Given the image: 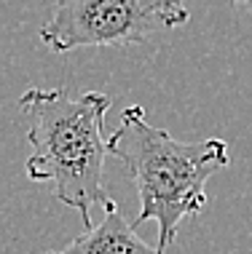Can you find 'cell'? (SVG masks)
Masks as SVG:
<instances>
[{"instance_id":"obj_1","label":"cell","mask_w":252,"mask_h":254,"mask_svg":"<svg viewBox=\"0 0 252 254\" xmlns=\"http://www.w3.org/2000/svg\"><path fill=\"white\" fill-rule=\"evenodd\" d=\"M27 118V180L51 182L57 201L76 209L84 230H91L94 206H113L102 185L107 139L102 134L110 97L102 91H84L73 97L65 88H30L19 99Z\"/></svg>"},{"instance_id":"obj_2","label":"cell","mask_w":252,"mask_h":254,"mask_svg":"<svg viewBox=\"0 0 252 254\" xmlns=\"http://www.w3.org/2000/svg\"><path fill=\"white\" fill-rule=\"evenodd\" d=\"M107 153L124 163L140 193L134 228L148 219L159 222V254L172 249L182 219L207 209V180L231 163L223 139L180 142L153 126L140 105L121 113V126L107 139Z\"/></svg>"},{"instance_id":"obj_3","label":"cell","mask_w":252,"mask_h":254,"mask_svg":"<svg viewBox=\"0 0 252 254\" xmlns=\"http://www.w3.org/2000/svg\"><path fill=\"white\" fill-rule=\"evenodd\" d=\"M188 22L182 0H57L40 40L65 54L88 46H134Z\"/></svg>"},{"instance_id":"obj_4","label":"cell","mask_w":252,"mask_h":254,"mask_svg":"<svg viewBox=\"0 0 252 254\" xmlns=\"http://www.w3.org/2000/svg\"><path fill=\"white\" fill-rule=\"evenodd\" d=\"M49 254H159V252H156V246L142 241L137 236V228L121 217L118 203H113L105 209V219L99 225H94L91 230H84L65 249Z\"/></svg>"},{"instance_id":"obj_5","label":"cell","mask_w":252,"mask_h":254,"mask_svg":"<svg viewBox=\"0 0 252 254\" xmlns=\"http://www.w3.org/2000/svg\"><path fill=\"white\" fill-rule=\"evenodd\" d=\"M231 3H236L239 8H244V11H250V13H252V0H231Z\"/></svg>"}]
</instances>
